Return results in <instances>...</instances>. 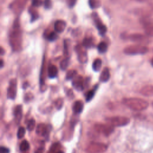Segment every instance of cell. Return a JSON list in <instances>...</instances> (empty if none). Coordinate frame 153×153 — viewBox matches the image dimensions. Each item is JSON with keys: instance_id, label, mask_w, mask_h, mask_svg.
I'll return each mask as SVG.
<instances>
[{"instance_id": "6da1fadb", "label": "cell", "mask_w": 153, "mask_h": 153, "mask_svg": "<svg viewBox=\"0 0 153 153\" xmlns=\"http://www.w3.org/2000/svg\"><path fill=\"white\" fill-rule=\"evenodd\" d=\"M123 104L129 109L134 111H142L146 109L149 103L145 99L138 97H128L123 100Z\"/></svg>"}, {"instance_id": "7a4b0ae2", "label": "cell", "mask_w": 153, "mask_h": 153, "mask_svg": "<svg viewBox=\"0 0 153 153\" xmlns=\"http://www.w3.org/2000/svg\"><path fill=\"white\" fill-rule=\"evenodd\" d=\"M22 35L19 25H14V29L10 35V43L12 49L15 51L20 50L22 48Z\"/></svg>"}, {"instance_id": "3957f363", "label": "cell", "mask_w": 153, "mask_h": 153, "mask_svg": "<svg viewBox=\"0 0 153 153\" xmlns=\"http://www.w3.org/2000/svg\"><path fill=\"white\" fill-rule=\"evenodd\" d=\"M149 51L147 46L143 44H134L126 47L124 49V53L127 55H143L146 54Z\"/></svg>"}, {"instance_id": "277c9868", "label": "cell", "mask_w": 153, "mask_h": 153, "mask_svg": "<svg viewBox=\"0 0 153 153\" xmlns=\"http://www.w3.org/2000/svg\"><path fill=\"white\" fill-rule=\"evenodd\" d=\"M107 123L114 127H122L127 125L130 123V119L126 117L115 116L106 119Z\"/></svg>"}, {"instance_id": "5b68a950", "label": "cell", "mask_w": 153, "mask_h": 153, "mask_svg": "<svg viewBox=\"0 0 153 153\" xmlns=\"http://www.w3.org/2000/svg\"><path fill=\"white\" fill-rule=\"evenodd\" d=\"M108 149V146L103 143L100 142H91L85 151L87 153H103Z\"/></svg>"}, {"instance_id": "8992f818", "label": "cell", "mask_w": 153, "mask_h": 153, "mask_svg": "<svg viewBox=\"0 0 153 153\" xmlns=\"http://www.w3.org/2000/svg\"><path fill=\"white\" fill-rule=\"evenodd\" d=\"M95 130L103 134L104 136H108L112 134L114 130V127L109 124H96L94 126Z\"/></svg>"}, {"instance_id": "52a82bcc", "label": "cell", "mask_w": 153, "mask_h": 153, "mask_svg": "<svg viewBox=\"0 0 153 153\" xmlns=\"http://www.w3.org/2000/svg\"><path fill=\"white\" fill-rule=\"evenodd\" d=\"M126 38L130 41L143 45H144V44H146L149 41L148 36L141 33H132L128 35Z\"/></svg>"}, {"instance_id": "ba28073f", "label": "cell", "mask_w": 153, "mask_h": 153, "mask_svg": "<svg viewBox=\"0 0 153 153\" xmlns=\"http://www.w3.org/2000/svg\"><path fill=\"white\" fill-rule=\"evenodd\" d=\"M92 17L93 19V20L94 22L95 26L96 28L97 29L99 33L101 35H104L106 31H107V27L105 25H103L101 20L99 19V16H97V14L96 13H93L92 14Z\"/></svg>"}, {"instance_id": "9c48e42d", "label": "cell", "mask_w": 153, "mask_h": 153, "mask_svg": "<svg viewBox=\"0 0 153 153\" xmlns=\"http://www.w3.org/2000/svg\"><path fill=\"white\" fill-rule=\"evenodd\" d=\"M17 93V80L13 78L10 80L7 89V97L10 99H14Z\"/></svg>"}, {"instance_id": "30bf717a", "label": "cell", "mask_w": 153, "mask_h": 153, "mask_svg": "<svg viewBox=\"0 0 153 153\" xmlns=\"http://www.w3.org/2000/svg\"><path fill=\"white\" fill-rule=\"evenodd\" d=\"M141 23L146 35L149 37H153V23L146 19H142Z\"/></svg>"}, {"instance_id": "8fae6325", "label": "cell", "mask_w": 153, "mask_h": 153, "mask_svg": "<svg viewBox=\"0 0 153 153\" xmlns=\"http://www.w3.org/2000/svg\"><path fill=\"white\" fill-rule=\"evenodd\" d=\"M83 46L77 45L75 47V51L77 53L78 59L80 63H85L87 62V54L86 51L83 48Z\"/></svg>"}, {"instance_id": "7c38bea8", "label": "cell", "mask_w": 153, "mask_h": 153, "mask_svg": "<svg viewBox=\"0 0 153 153\" xmlns=\"http://www.w3.org/2000/svg\"><path fill=\"white\" fill-rule=\"evenodd\" d=\"M72 86L78 91L82 90L84 87V81L82 76H76L72 80Z\"/></svg>"}, {"instance_id": "4fadbf2b", "label": "cell", "mask_w": 153, "mask_h": 153, "mask_svg": "<svg viewBox=\"0 0 153 153\" xmlns=\"http://www.w3.org/2000/svg\"><path fill=\"white\" fill-rule=\"evenodd\" d=\"M66 27V23L62 20H57L54 25V28L57 33H62Z\"/></svg>"}, {"instance_id": "5bb4252c", "label": "cell", "mask_w": 153, "mask_h": 153, "mask_svg": "<svg viewBox=\"0 0 153 153\" xmlns=\"http://www.w3.org/2000/svg\"><path fill=\"white\" fill-rule=\"evenodd\" d=\"M140 93L144 96H153V85H146L143 86L140 89Z\"/></svg>"}, {"instance_id": "9a60e30c", "label": "cell", "mask_w": 153, "mask_h": 153, "mask_svg": "<svg viewBox=\"0 0 153 153\" xmlns=\"http://www.w3.org/2000/svg\"><path fill=\"white\" fill-rule=\"evenodd\" d=\"M14 120L16 124L20 123L22 118V106L19 105H17L14 111Z\"/></svg>"}, {"instance_id": "2e32d148", "label": "cell", "mask_w": 153, "mask_h": 153, "mask_svg": "<svg viewBox=\"0 0 153 153\" xmlns=\"http://www.w3.org/2000/svg\"><path fill=\"white\" fill-rule=\"evenodd\" d=\"M36 133L38 136H44L47 133V127L43 123L39 124L36 128Z\"/></svg>"}, {"instance_id": "e0dca14e", "label": "cell", "mask_w": 153, "mask_h": 153, "mask_svg": "<svg viewBox=\"0 0 153 153\" xmlns=\"http://www.w3.org/2000/svg\"><path fill=\"white\" fill-rule=\"evenodd\" d=\"M84 108V104L81 100L75 101L72 106V111L75 114H80Z\"/></svg>"}, {"instance_id": "ac0fdd59", "label": "cell", "mask_w": 153, "mask_h": 153, "mask_svg": "<svg viewBox=\"0 0 153 153\" xmlns=\"http://www.w3.org/2000/svg\"><path fill=\"white\" fill-rule=\"evenodd\" d=\"M58 70L57 67L54 65H50L48 67L47 70V74L49 78H55L57 75Z\"/></svg>"}, {"instance_id": "d6986e66", "label": "cell", "mask_w": 153, "mask_h": 153, "mask_svg": "<svg viewBox=\"0 0 153 153\" xmlns=\"http://www.w3.org/2000/svg\"><path fill=\"white\" fill-rule=\"evenodd\" d=\"M110 78V73L109 69L108 68H105L102 71L101 74L99 77V79L101 82H107Z\"/></svg>"}, {"instance_id": "ffe728a7", "label": "cell", "mask_w": 153, "mask_h": 153, "mask_svg": "<svg viewBox=\"0 0 153 153\" xmlns=\"http://www.w3.org/2000/svg\"><path fill=\"white\" fill-rule=\"evenodd\" d=\"M45 60L44 59V61L42 62V65L41 70V74H40V85L41 88H42V87L45 84Z\"/></svg>"}, {"instance_id": "44dd1931", "label": "cell", "mask_w": 153, "mask_h": 153, "mask_svg": "<svg viewBox=\"0 0 153 153\" xmlns=\"http://www.w3.org/2000/svg\"><path fill=\"white\" fill-rule=\"evenodd\" d=\"M82 45L85 48H91L94 46V41L91 38H85L82 41Z\"/></svg>"}, {"instance_id": "7402d4cb", "label": "cell", "mask_w": 153, "mask_h": 153, "mask_svg": "<svg viewBox=\"0 0 153 153\" xmlns=\"http://www.w3.org/2000/svg\"><path fill=\"white\" fill-rule=\"evenodd\" d=\"M102 67V60L100 59H96L94 60L92 64V68L94 71L98 72Z\"/></svg>"}, {"instance_id": "603a6c76", "label": "cell", "mask_w": 153, "mask_h": 153, "mask_svg": "<svg viewBox=\"0 0 153 153\" xmlns=\"http://www.w3.org/2000/svg\"><path fill=\"white\" fill-rule=\"evenodd\" d=\"M88 4L91 9H96L101 6L100 0H88Z\"/></svg>"}, {"instance_id": "cb8c5ba5", "label": "cell", "mask_w": 153, "mask_h": 153, "mask_svg": "<svg viewBox=\"0 0 153 153\" xmlns=\"http://www.w3.org/2000/svg\"><path fill=\"white\" fill-rule=\"evenodd\" d=\"M97 50H98L99 52L100 53H105L108 50L107 44L104 41L100 42L97 45Z\"/></svg>"}, {"instance_id": "d4e9b609", "label": "cell", "mask_w": 153, "mask_h": 153, "mask_svg": "<svg viewBox=\"0 0 153 153\" xmlns=\"http://www.w3.org/2000/svg\"><path fill=\"white\" fill-rule=\"evenodd\" d=\"M69 47H70V40L69 39H65L64 41V55L66 57H69L68 55L69 53Z\"/></svg>"}, {"instance_id": "484cf974", "label": "cell", "mask_w": 153, "mask_h": 153, "mask_svg": "<svg viewBox=\"0 0 153 153\" xmlns=\"http://www.w3.org/2000/svg\"><path fill=\"white\" fill-rule=\"evenodd\" d=\"M25 2L26 0H18L14 2V5H12V7L15 10H19V7H20V9H21V8L25 5Z\"/></svg>"}, {"instance_id": "4316f807", "label": "cell", "mask_w": 153, "mask_h": 153, "mask_svg": "<svg viewBox=\"0 0 153 153\" xmlns=\"http://www.w3.org/2000/svg\"><path fill=\"white\" fill-rule=\"evenodd\" d=\"M69 64V57H66L62 60L60 63V67L62 70H66Z\"/></svg>"}, {"instance_id": "83f0119b", "label": "cell", "mask_w": 153, "mask_h": 153, "mask_svg": "<svg viewBox=\"0 0 153 153\" xmlns=\"http://www.w3.org/2000/svg\"><path fill=\"white\" fill-rule=\"evenodd\" d=\"M76 74H77V72L75 70H74V69L69 70L68 71L66 74V79L68 80L73 79V78H74L76 76Z\"/></svg>"}, {"instance_id": "f1b7e54d", "label": "cell", "mask_w": 153, "mask_h": 153, "mask_svg": "<svg viewBox=\"0 0 153 153\" xmlns=\"http://www.w3.org/2000/svg\"><path fill=\"white\" fill-rule=\"evenodd\" d=\"M29 148V144L26 140H23L19 146V149L21 151H26Z\"/></svg>"}, {"instance_id": "f546056e", "label": "cell", "mask_w": 153, "mask_h": 153, "mask_svg": "<svg viewBox=\"0 0 153 153\" xmlns=\"http://www.w3.org/2000/svg\"><path fill=\"white\" fill-rule=\"evenodd\" d=\"M45 37L48 41H54L57 38V35L56 33V32H50L47 33Z\"/></svg>"}, {"instance_id": "4dcf8cb0", "label": "cell", "mask_w": 153, "mask_h": 153, "mask_svg": "<svg viewBox=\"0 0 153 153\" xmlns=\"http://www.w3.org/2000/svg\"><path fill=\"white\" fill-rule=\"evenodd\" d=\"M95 94V89L90 90L87 92L85 94V100L87 102H90L94 96Z\"/></svg>"}, {"instance_id": "1f68e13d", "label": "cell", "mask_w": 153, "mask_h": 153, "mask_svg": "<svg viewBox=\"0 0 153 153\" xmlns=\"http://www.w3.org/2000/svg\"><path fill=\"white\" fill-rule=\"evenodd\" d=\"M60 148V145L59 143H55L50 148V153H57L59 151V149Z\"/></svg>"}, {"instance_id": "d6a6232c", "label": "cell", "mask_w": 153, "mask_h": 153, "mask_svg": "<svg viewBox=\"0 0 153 153\" xmlns=\"http://www.w3.org/2000/svg\"><path fill=\"white\" fill-rule=\"evenodd\" d=\"M35 127V120L33 118H31L29 120L27 124V128L29 131H32Z\"/></svg>"}, {"instance_id": "836d02e7", "label": "cell", "mask_w": 153, "mask_h": 153, "mask_svg": "<svg viewBox=\"0 0 153 153\" xmlns=\"http://www.w3.org/2000/svg\"><path fill=\"white\" fill-rule=\"evenodd\" d=\"M25 134V129L23 127H20L17 130V136L19 139H22Z\"/></svg>"}, {"instance_id": "e575fe53", "label": "cell", "mask_w": 153, "mask_h": 153, "mask_svg": "<svg viewBox=\"0 0 153 153\" xmlns=\"http://www.w3.org/2000/svg\"><path fill=\"white\" fill-rule=\"evenodd\" d=\"M63 100L62 99L59 98L56 100L55 102V106L57 109H60L63 106Z\"/></svg>"}, {"instance_id": "d590c367", "label": "cell", "mask_w": 153, "mask_h": 153, "mask_svg": "<svg viewBox=\"0 0 153 153\" xmlns=\"http://www.w3.org/2000/svg\"><path fill=\"white\" fill-rule=\"evenodd\" d=\"M43 4L45 8L46 9H50L52 7L51 0H44Z\"/></svg>"}, {"instance_id": "8d00e7d4", "label": "cell", "mask_w": 153, "mask_h": 153, "mask_svg": "<svg viewBox=\"0 0 153 153\" xmlns=\"http://www.w3.org/2000/svg\"><path fill=\"white\" fill-rule=\"evenodd\" d=\"M43 4V1L42 0H32V5L33 7H40Z\"/></svg>"}, {"instance_id": "74e56055", "label": "cell", "mask_w": 153, "mask_h": 153, "mask_svg": "<svg viewBox=\"0 0 153 153\" xmlns=\"http://www.w3.org/2000/svg\"><path fill=\"white\" fill-rule=\"evenodd\" d=\"M33 98V95L31 94V93H27L25 96V100L26 102H29Z\"/></svg>"}, {"instance_id": "f35d334b", "label": "cell", "mask_w": 153, "mask_h": 153, "mask_svg": "<svg viewBox=\"0 0 153 153\" xmlns=\"http://www.w3.org/2000/svg\"><path fill=\"white\" fill-rule=\"evenodd\" d=\"M33 10V9H32V12L30 13V14H31V16H32V20H34L38 18V13H37L35 11H34V10Z\"/></svg>"}, {"instance_id": "ab89813d", "label": "cell", "mask_w": 153, "mask_h": 153, "mask_svg": "<svg viewBox=\"0 0 153 153\" xmlns=\"http://www.w3.org/2000/svg\"><path fill=\"white\" fill-rule=\"evenodd\" d=\"M1 153H9L10 152V150L8 148L5 147V146H1V149H0Z\"/></svg>"}, {"instance_id": "60d3db41", "label": "cell", "mask_w": 153, "mask_h": 153, "mask_svg": "<svg viewBox=\"0 0 153 153\" xmlns=\"http://www.w3.org/2000/svg\"><path fill=\"white\" fill-rule=\"evenodd\" d=\"M43 152H44V149L41 147L38 148L35 152V153H43Z\"/></svg>"}, {"instance_id": "b9f144b4", "label": "cell", "mask_w": 153, "mask_h": 153, "mask_svg": "<svg viewBox=\"0 0 153 153\" xmlns=\"http://www.w3.org/2000/svg\"><path fill=\"white\" fill-rule=\"evenodd\" d=\"M136 1L139 2H148L149 0H136Z\"/></svg>"}, {"instance_id": "7bdbcfd3", "label": "cell", "mask_w": 153, "mask_h": 153, "mask_svg": "<svg viewBox=\"0 0 153 153\" xmlns=\"http://www.w3.org/2000/svg\"><path fill=\"white\" fill-rule=\"evenodd\" d=\"M4 49H3V48H2V47H1V56H2V55L4 54Z\"/></svg>"}, {"instance_id": "ee69618b", "label": "cell", "mask_w": 153, "mask_h": 153, "mask_svg": "<svg viewBox=\"0 0 153 153\" xmlns=\"http://www.w3.org/2000/svg\"><path fill=\"white\" fill-rule=\"evenodd\" d=\"M3 66H4V62H3V60L1 59V68H2L3 67Z\"/></svg>"}, {"instance_id": "f6af8a7d", "label": "cell", "mask_w": 153, "mask_h": 153, "mask_svg": "<svg viewBox=\"0 0 153 153\" xmlns=\"http://www.w3.org/2000/svg\"><path fill=\"white\" fill-rule=\"evenodd\" d=\"M150 63H151V66L153 67V57L151 58V60H150Z\"/></svg>"}, {"instance_id": "bcb514c9", "label": "cell", "mask_w": 153, "mask_h": 153, "mask_svg": "<svg viewBox=\"0 0 153 153\" xmlns=\"http://www.w3.org/2000/svg\"><path fill=\"white\" fill-rule=\"evenodd\" d=\"M57 153H64V152H63V151H58Z\"/></svg>"}, {"instance_id": "7dc6e473", "label": "cell", "mask_w": 153, "mask_h": 153, "mask_svg": "<svg viewBox=\"0 0 153 153\" xmlns=\"http://www.w3.org/2000/svg\"><path fill=\"white\" fill-rule=\"evenodd\" d=\"M152 106H153V102H152Z\"/></svg>"}]
</instances>
